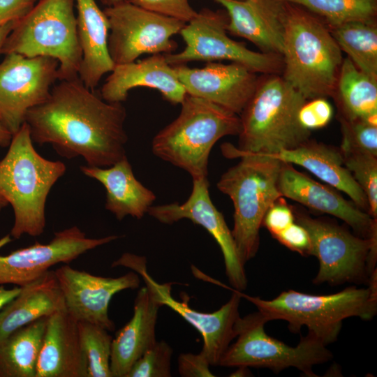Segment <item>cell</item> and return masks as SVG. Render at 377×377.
<instances>
[{
    "mask_svg": "<svg viewBox=\"0 0 377 377\" xmlns=\"http://www.w3.org/2000/svg\"><path fill=\"white\" fill-rule=\"evenodd\" d=\"M119 236L89 238L77 226L54 233L47 244H35L0 256V285L22 287L57 264L69 263L87 251L116 240Z\"/></svg>",
    "mask_w": 377,
    "mask_h": 377,
    "instance_id": "15",
    "label": "cell"
},
{
    "mask_svg": "<svg viewBox=\"0 0 377 377\" xmlns=\"http://www.w3.org/2000/svg\"><path fill=\"white\" fill-rule=\"evenodd\" d=\"M103 11L109 24L108 49L114 66L133 62L145 54L174 52L178 45L172 38L186 24L125 0Z\"/></svg>",
    "mask_w": 377,
    "mask_h": 377,
    "instance_id": "12",
    "label": "cell"
},
{
    "mask_svg": "<svg viewBox=\"0 0 377 377\" xmlns=\"http://www.w3.org/2000/svg\"><path fill=\"white\" fill-rule=\"evenodd\" d=\"M187 94L241 114L258 83L256 73L239 64L207 62L202 68L172 66Z\"/></svg>",
    "mask_w": 377,
    "mask_h": 377,
    "instance_id": "18",
    "label": "cell"
},
{
    "mask_svg": "<svg viewBox=\"0 0 377 377\" xmlns=\"http://www.w3.org/2000/svg\"><path fill=\"white\" fill-rule=\"evenodd\" d=\"M293 211L295 221L309 235L311 256L319 263L314 284L368 283L376 269L377 236L364 238L330 221L313 218L295 208Z\"/></svg>",
    "mask_w": 377,
    "mask_h": 377,
    "instance_id": "10",
    "label": "cell"
},
{
    "mask_svg": "<svg viewBox=\"0 0 377 377\" xmlns=\"http://www.w3.org/2000/svg\"><path fill=\"white\" fill-rule=\"evenodd\" d=\"M77 27L82 50L79 77L94 90L102 77L114 66L108 49L109 24L96 0H75Z\"/></svg>",
    "mask_w": 377,
    "mask_h": 377,
    "instance_id": "26",
    "label": "cell"
},
{
    "mask_svg": "<svg viewBox=\"0 0 377 377\" xmlns=\"http://www.w3.org/2000/svg\"><path fill=\"white\" fill-rule=\"evenodd\" d=\"M66 310L54 270L21 287L19 293L0 310V340L39 318Z\"/></svg>",
    "mask_w": 377,
    "mask_h": 377,
    "instance_id": "27",
    "label": "cell"
},
{
    "mask_svg": "<svg viewBox=\"0 0 377 377\" xmlns=\"http://www.w3.org/2000/svg\"><path fill=\"white\" fill-rule=\"evenodd\" d=\"M226 10L201 9L179 32L186 45L177 53L165 54L171 66L201 61L227 60L244 66L256 73L276 74L283 67L280 54L258 52L228 35Z\"/></svg>",
    "mask_w": 377,
    "mask_h": 377,
    "instance_id": "11",
    "label": "cell"
},
{
    "mask_svg": "<svg viewBox=\"0 0 377 377\" xmlns=\"http://www.w3.org/2000/svg\"><path fill=\"white\" fill-rule=\"evenodd\" d=\"M161 306L146 286L139 290L131 319L112 339V377H126L134 363L156 342V325Z\"/></svg>",
    "mask_w": 377,
    "mask_h": 377,
    "instance_id": "23",
    "label": "cell"
},
{
    "mask_svg": "<svg viewBox=\"0 0 377 377\" xmlns=\"http://www.w3.org/2000/svg\"><path fill=\"white\" fill-rule=\"evenodd\" d=\"M172 348L164 341H157L132 366L126 377H170Z\"/></svg>",
    "mask_w": 377,
    "mask_h": 377,
    "instance_id": "34",
    "label": "cell"
},
{
    "mask_svg": "<svg viewBox=\"0 0 377 377\" xmlns=\"http://www.w3.org/2000/svg\"><path fill=\"white\" fill-rule=\"evenodd\" d=\"M123 1L124 0H99L102 4L106 6L107 7L117 4Z\"/></svg>",
    "mask_w": 377,
    "mask_h": 377,
    "instance_id": "45",
    "label": "cell"
},
{
    "mask_svg": "<svg viewBox=\"0 0 377 377\" xmlns=\"http://www.w3.org/2000/svg\"><path fill=\"white\" fill-rule=\"evenodd\" d=\"M180 104L178 117L154 137L152 152L193 179L207 178L213 146L224 136L239 135V116L187 94Z\"/></svg>",
    "mask_w": 377,
    "mask_h": 377,
    "instance_id": "6",
    "label": "cell"
},
{
    "mask_svg": "<svg viewBox=\"0 0 377 377\" xmlns=\"http://www.w3.org/2000/svg\"><path fill=\"white\" fill-rule=\"evenodd\" d=\"M66 311L77 322H87L113 331L108 316L110 302L116 293L139 287V274L130 272L117 278L96 276L64 265L54 270Z\"/></svg>",
    "mask_w": 377,
    "mask_h": 377,
    "instance_id": "17",
    "label": "cell"
},
{
    "mask_svg": "<svg viewBox=\"0 0 377 377\" xmlns=\"http://www.w3.org/2000/svg\"><path fill=\"white\" fill-rule=\"evenodd\" d=\"M13 135L0 122V146L6 147L9 146Z\"/></svg>",
    "mask_w": 377,
    "mask_h": 377,
    "instance_id": "43",
    "label": "cell"
},
{
    "mask_svg": "<svg viewBox=\"0 0 377 377\" xmlns=\"http://www.w3.org/2000/svg\"><path fill=\"white\" fill-rule=\"evenodd\" d=\"M74 6L75 0H38L15 22L0 54L51 57L59 62V81L79 76L82 50Z\"/></svg>",
    "mask_w": 377,
    "mask_h": 377,
    "instance_id": "8",
    "label": "cell"
},
{
    "mask_svg": "<svg viewBox=\"0 0 377 377\" xmlns=\"http://www.w3.org/2000/svg\"><path fill=\"white\" fill-rule=\"evenodd\" d=\"M66 170L63 162L46 159L36 151L26 122L13 135L0 161V195L13 209V238L43 233L47 198Z\"/></svg>",
    "mask_w": 377,
    "mask_h": 377,
    "instance_id": "5",
    "label": "cell"
},
{
    "mask_svg": "<svg viewBox=\"0 0 377 377\" xmlns=\"http://www.w3.org/2000/svg\"><path fill=\"white\" fill-rule=\"evenodd\" d=\"M80 170L103 184L106 190L105 207L119 221L126 216L142 219L156 198L152 191L136 179L126 156L107 168L87 165Z\"/></svg>",
    "mask_w": 377,
    "mask_h": 377,
    "instance_id": "25",
    "label": "cell"
},
{
    "mask_svg": "<svg viewBox=\"0 0 377 377\" xmlns=\"http://www.w3.org/2000/svg\"><path fill=\"white\" fill-rule=\"evenodd\" d=\"M36 377H88L77 321L66 310L47 317Z\"/></svg>",
    "mask_w": 377,
    "mask_h": 377,
    "instance_id": "22",
    "label": "cell"
},
{
    "mask_svg": "<svg viewBox=\"0 0 377 377\" xmlns=\"http://www.w3.org/2000/svg\"><path fill=\"white\" fill-rule=\"evenodd\" d=\"M295 222L293 209L283 197L279 198L267 211L263 224L274 237Z\"/></svg>",
    "mask_w": 377,
    "mask_h": 377,
    "instance_id": "38",
    "label": "cell"
},
{
    "mask_svg": "<svg viewBox=\"0 0 377 377\" xmlns=\"http://www.w3.org/2000/svg\"><path fill=\"white\" fill-rule=\"evenodd\" d=\"M268 321L258 311L238 319L237 340L230 344L219 365L269 369L276 373L294 367L309 377L317 376L313 367L330 360L332 354L318 339L307 333L296 346L269 336Z\"/></svg>",
    "mask_w": 377,
    "mask_h": 377,
    "instance_id": "9",
    "label": "cell"
},
{
    "mask_svg": "<svg viewBox=\"0 0 377 377\" xmlns=\"http://www.w3.org/2000/svg\"><path fill=\"white\" fill-rule=\"evenodd\" d=\"M143 9L188 22L197 13L189 0H125Z\"/></svg>",
    "mask_w": 377,
    "mask_h": 377,
    "instance_id": "36",
    "label": "cell"
},
{
    "mask_svg": "<svg viewBox=\"0 0 377 377\" xmlns=\"http://www.w3.org/2000/svg\"><path fill=\"white\" fill-rule=\"evenodd\" d=\"M241 297L254 304L269 322L283 320L293 332L306 327L326 346L335 341L343 321L350 317L369 320L377 312L376 269L367 288L348 287L330 295H316L288 290L272 300L253 297L239 290Z\"/></svg>",
    "mask_w": 377,
    "mask_h": 377,
    "instance_id": "4",
    "label": "cell"
},
{
    "mask_svg": "<svg viewBox=\"0 0 377 377\" xmlns=\"http://www.w3.org/2000/svg\"><path fill=\"white\" fill-rule=\"evenodd\" d=\"M340 149L346 168L367 196L369 215L377 219V156L355 149Z\"/></svg>",
    "mask_w": 377,
    "mask_h": 377,
    "instance_id": "33",
    "label": "cell"
},
{
    "mask_svg": "<svg viewBox=\"0 0 377 377\" xmlns=\"http://www.w3.org/2000/svg\"><path fill=\"white\" fill-rule=\"evenodd\" d=\"M341 52L321 20L284 2L282 77L306 100L335 94Z\"/></svg>",
    "mask_w": 377,
    "mask_h": 377,
    "instance_id": "2",
    "label": "cell"
},
{
    "mask_svg": "<svg viewBox=\"0 0 377 377\" xmlns=\"http://www.w3.org/2000/svg\"><path fill=\"white\" fill-rule=\"evenodd\" d=\"M259 77L256 89L239 115L240 151L275 154L309 140L310 131L300 123L298 113L307 101L282 76Z\"/></svg>",
    "mask_w": 377,
    "mask_h": 377,
    "instance_id": "7",
    "label": "cell"
},
{
    "mask_svg": "<svg viewBox=\"0 0 377 377\" xmlns=\"http://www.w3.org/2000/svg\"><path fill=\"white\" fill-rule=\"evenodd\" d=\"M8 205V203L6 200L0 195V211L2 208L5 207Z\"/></svg>",
    "mask_w": 377,
    "mask_h": 377,
    "instance_id": "46",
    "label": "cell"
},
{
    "mask_svg": "<svg viewBox=\"0 0 377 377\" xmlns=\"http://www.w3.org/2000/svg\"><path fill=\"white\" fill-rule=\"evenodd\" d=\"M322 17L330 28L350 22L374 21L377 0H281Z\"/></svg>",
    "mask_w": 377,
    "mask_h": 377,
    "instance_id": "31",
    "label": "cell"
},
{
    "mask_svg": "<svg viewBox=\"0 0 377 377\" xmlns=\"http://www.w3.org/2000/svg\"><path fill=\"white\" fill-rule=\"evenodd\" d=\"M146 259L130 253H124L112 267L124 266L139 274L153 297L162 306L166 305L179 313L202 335L203 347L201 353L210 365H219L221 358L236 338V324L239 318L241 296L239 290L230 288V300L212 313L198 311L188 304L187 301H177L171 295V283L156 282L147 270Z\"/></svg>",
    "mask_w": 377,
    "mask_h": 377,
    "instance_id": "13",
    "label": "cell"
},
{
    "mask_svg": "<svg viewBox=\"0 0 377 377\" xmlns=\"http://www.w3.org/2000/svg\"><path fill=\"white\" fill-rule=\"evenodd\" d=\"M36 1H38V0H36Z\"/></svg>",
    "mask_w": 377,
    "mask_h": 377,
    "instance_id": "47",
    "label": "cell"
},
{
    "mask_svg": "<svg viewBox=\"0 0 377 377\" xmlns=\"http://www.w3.org/2000/svg\"><path fill=\"white\" fill-rule=\"evenodd\" d=\"M82 348L87 361L88 377H112L110 357L112 337L105 329L77 322Z\"/></svg>",
    "mask_w": 377,
    "mask_h": 377,
    "instance_id": "32",
    "label": "cell"
},
{
    "mask_svg": "<svg viewBox=\"0 0 377 377\" xmlns=\"http://www.w3.org/2000/svg\"><path fill=\"white\" fill-rule=\"evenodd\" d=\"M342 149H351L377 156V124L365 119H340Z\"/></svg>",
    "mask_w": 377,
    "mask_h": 377,
    "instance_id": "35",
    "label": "cell"
},
{
    "mask_svg": "<svg viewBox=\"0 0 377 377\" xmlns=\"http://www.w3.org/2000/svg\"><path fill=\"white\" fill-rule=\"evenodd\" d=\"M16 21H11L0 26V50L5 39L9 34Z\"/></svg>",
    "mask_w": 377,
    "mask_h": 377,
    "instance_id": "44",
    "label": "cell"
},
{
    "mask_svg": "<svg viewBox=\"0 0 377 377\" xmlns=\"http://www.w3.org/2000/svg\"><path fill=\"white\" fill-rule=\"evenodd\" d=\"M281 244L303 256H311V243L306 230L297 222L274 237Z\"/></svg>",
    "mask_w": 377,
    "mask_h": 377,
    "instance_id": "39",
    "label": "cell"
},
{
    "mask_svg": "<svg viewBox=\"0 0 377 377\" xmlns=\"http://www.w3.org/2000/svg\"><path fill=\"white\" fill-rule=\"evenodd\" d=\"M59 62L48 57L10 53L0 63V122L12 134L24 123L27 112L48 98L59 80Z\"/></svg>",
    "mask_w": 377,
    "mask_h": 377,
    "instance_id": "14",
    "label": "cell"
},
{
    "mask_svg": "<svg viewBox=\"0 0 377 377\" xmlns=\"http://www.w3.org/2000/svg\"><path fill=\"white\" fill-rule=\"evenodd\" d=\"M47 320L39 318L0 340V377H36Z\"/></svg>",
    "mask_w": 377,
    "mask_h": 377,
    "instance_id": "28",
    "label": "cell"
},
{
    "mask_svg": "<svg viewBox=\"0 0 377 377\" xmlns=\"http://www.w3.org/2000/svg\"><path fill=\"white\" fill-rule=\"evenodd\" d=\"M20 289V286L8 289L0 285V310L19 293Z\"/></svg>",
    "mask_w": 377,
    "mask_h": 377,
    "instance_id": "42",
    "label": "cell"
},
{
    "mask_svg": "<svg viewBox=\"0 0 377 377\" xmlns=\"http://www.w3.org/2000/svg\"><path fill=\"white\" fill-rule=\"evenodd\" d=\"M335 92L341 119L377 124V79L358 69L348 57L342 61Z\"/></svg>",
    "mask_w": 377,
    "mask_h": 377,
    "instance_id": "29",
    "label": "cell"
},
{
    "mask_svg": "<svg viewBox=\"0 0 377 377\" xmlns=\"http://www.w3.org/2000/svg\"><path fill=\"white\" fill-rule=\"evenodd\" d=\"M147 214L165 224L187 219L202 226L214 237L222 251L226 273L232 288L244 290L247 286L244 264L242 261L223 215L213 204L207 178L193 179L188 198L183 203L152 205Z\"/></svg>",
    "mask_w": 377,
    "mask_h": 377,
    "instance_id": "16",
    "label": "cell"
},
{
    "mask_svg": "<svg viewBox=\"0 0 377 377\" xmlns=\"http://www.w3.org/2000/svg\"><path fill=\"white\" fill-rule=\"evenodd\" d=\"M277 184L282 197L341 219L360 237L370 239L377 236V219H373L352 200H346L333 187L315 181L292 164L283 162Z\"/></svg>",
    "mask_w": 377,
    "mask_h": 377,
    "instance_id": "19",
    "label": "cell"
},
{
    "mask_svg": "<svg viewBox=\"0 0 377 377\" xmlns=\"http://www.w3.org/2000/svg\"><path fill=\"white\" fill-rule=\"evenodd\" d=\"M224 8L227 31L248 40L262 52L281 55L284 2L281 0H214Z\"/></svg>",
    "mask_w": 377,
    "mask_h": 377,
    "instance_id": "21",
    "label": "cell"
},
{
    "mask_svg": "<svg viewBox=\"0 0 377 377\" xmlns=\"http://www.w3.org/2000/svg\"><path fill=\"white\" fill-rule=\"evenodd\" d=\"M332 114L330 103L324 98H316L305 102L299 111L298 119L304 128L311 131L325 126Z\"/></svg>",
    "mask_w": 377,
    "mask_h": 377,
    "instance_id": "37",
    "label": "cell"
},
{
    "mask_svg": "<svg viewBox=\"0 0 377 377\" xmlns=\"http://www.w3.org/2000/svg\"><path fill=\"white\" fill-rule=\"evenodd\" d=\"M341 50L363 73L377 79V27L374 21H355L330 28Z\"/></svg>",
    "mask_w": 377,
    "mask_h": 377,
    "instance_id": "30",
    "label": "cell"
},
{
    "mask_svg": "<svg viewBox=\"0 0 377 377\" xmlns=\"http://www.w3.org/2000/svg\"><path fill=\"white\" fill-rule=\"evenodd\" d=\"M36 0H0V26L17 21L34 8Z\"/></svg>",
    "mask_w": 377,
    "mask_h": 377,
    "instance_id": "41",
    "label": "cell"
},
{
    "mask_svg": "<svg viewBox=\"0 0 377 377\" xmlns=\"http://www.w3.org/2000/svg\"><path fill=\"white\" fill-rule=\"evenodd\" d=\"M267 155L304 168L330 186L347 194L358 207L369 213L367 196L346 168L340 149L309 140L294 149Z\"/></svg>",
    "mask_w": 377,
    "mask_h": 377,
    "instance_id": "24",
    "label": "cell"
},
{
    "mask_svg": "<svg viewBox=\"0 0 377 377\" xmlns=\"http://www.w3.org/2000/svg\"><path fill=\"white\" fill-rule=\"evenodd\" d=\"M136 87L156 89L165 101L174 105L180 104L186 95L163 54L115 65L103 84L100 95L107 102L122 103L127 99L129 91Z\"/></svg>",
    "mask_w": 377,
    "mask_h": 377,
    "instance_id": "20",
    "label": "cell"
},
{
    "mask_svg": "<svg viewBox=\"0 0 377 377\" xmlns=\"http://www.w3.org/2000/svg\"><path fill=\"white\" fill-rule=\"evenodd\" d=\"M209 363L201 353H182L178 358V371L184 377H212Z\"/></svg>",
    "mask_w": 377,
    "mask_h": 377,
    "instance_id": "40",
    "label": "cell"
},
{
    "mask_svg": "<svg viewBox=\"0 0 377 377\" xmlns=\"http://www.w3.org/2000/svg\"><path fill=\"white\" fill-rule=\"evenodd\" d=\"M221 149L226 157L240 158L221 175L216 186L233 203L231 232L245 265L258 252L259 231L267 211L282 197L277 183L283 162L267 154L240 151L230 143L223 144Z\"/></svg>",
    "mask_w": 377,
    "mask_h": 377,
    "instance_id": "3",
    "label": "cell"
},
{
    "mask_svg": "<svg viewBox=\"0 0 377 377\" xmlns=\"http://www.w3.org/2000/svg\"><path fill=\"white\" fill-rule=\"evenodd\" d=\"M126 110L104 101L79 76L59 80L24 122L33 142L51 144L66 158L82 156L87 165L107 168L126 156Z\"/></svg>",
    "mask_w": 377,
    "mask_h": 377,
    "instance_id": "1",
    "label": "cell"
}]
</instances>
